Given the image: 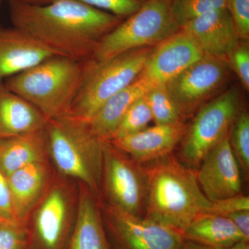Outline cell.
Instances as JSON below:
<instances>
[{
    "mask_svg": "<svg viewBox=\"0 0 249 249\" xmlns=\"http://www.w3.org/2000/svg\"><path fill=\"white\" fill-rule=\"evenodd\" d=\"M184 240L214 248L228 247L242 240L249 241L225 216L201 214L182 231Z\"/></svg>",
    "mask_w": 249,
    "mask_h": 249,
    "instance_id": "obj_22",
    "label": "cell"
},
{
    "mask_svg": "<svg viewBox=\"0 0 249 249\" xmlns=\"http://www.w3.org/2000/svg\"><path fill=\"white\" fill-rule=\"evenodd\" d=\"M47 122L40 111L0 83V139L37 132Z\"/></svg>",
    "mask_w": 249,
    "mask_h": 249,
    "instance_id": "obj_19",
    "label": "cell"
},
{
    "mask_svg": "<svg viewBox=\"0 0 249 249\" xmlns=\"http://www.w3.org/2000/svg\"><path fill=\"white\" fill-rule=\"evenodd\" d=\"M0 217L6 222L19 224L15 213L7 178L4 174L1 173V170H0Z\"/></svg>",
    "mask_w": 249,
    "mask_h": 249,
    "instance_id": "obj_32",
    "label": "cell"
},
{
    "mask_svg": "<svg viewBox=\"0 0 249 249\" xmlns=\"http://www.w3.org/2000/svg\"><path fill=\"white\" fill-rule=\"evenodd\" d=\"M227 9L230 13L240 40L249 38V0H227Z\"/></svg>",
    "mask_w": 249,
    "mask_h": 249,
    "instance_id": "obj_29",
    "label": "cell"
},
{
    "mask_svg": "<svg viewBox=\"0 0 249 249\" xmlns=\"http://www.w3.org/2000/svg\"><path fill=\"white\" fill-rule=\"evenodd\" d=\"M45 194L34 213V242L37 249H61L70 222V199L60 185L51 187Z\"/></svg>",
    "mask_w": 249,
    "mask_h": 249,
    "instance_id": "obj_14",
    "label": "cell"
},
{
    "mask_svg": "<svg viewBox=\"0 0 249 249\" xmlns=\"http://www.w3.org/2000/svg\"><path fill=\"white\" fill-rule=\"evenodd\" d=\"M204 55L181 29L152 51L141 76L153 85H165Z\"/></svg>",
    "mask_w": 249,
    "mask_h": 249,
    "instance_id": "obj_13",
    "label": "cell"
},
{
    "mask_svg": "<svg viewBox=\"0 0 249 249\" xmlns=\"http://www.w3.org/2000/svg\"><path fill=\"white\" fill-rule=\"evenodd\" d=\"M103 224L116 249H179L184 240L177 229L110 204L105 208Z\"/></svg>",
    "mask_w": 249,
    "mask_h": 249,
    "instance_id": "obj_9",
    "label": "cell"
},
{
    "mask_svg": "<svg viewBox=\"0 0 249 249\" xmlns=\"http://www.w3.org/2000/svg\"><path fill=\"white\" fill-rule=\"evenodd\" d=\"M186 127L182 122L155 124L137 133L113 139L111 142L137 163H151L171 155L184 137Z\"/></svg>",
    "mask_w": 249,
    "mask_h": 249,
    "instance_id": "obj_15",
    "label": "cell"
},
{
    "mask_svg": "<svg viewBox=\"0 0 249 249\" xmlns=\"http://www.w3.org/2000/svg\"><path fill=\"white\" fill-rule=\"evenodd\" d=\"M6 221H4V219H1V217H0V224H1V223L5 222Z\"/></svg>",
    "mask_w": 249,
    "mask_h": 249,
    "instance_id": "obj_37",
    "label": "cell"
},
{
    "mask_svg": "<svg viewBox=\"0 0 249 249\" xmlns=\"http://www.w3.org/2000/svg\"><path fill=\"white\" fill-rule=\"evenodd\" d=\"M14 27L53 52L77 61L93 56L98 44L123 19L80 0L34 6L9 1Z\"/></svg>",
    "mask_w": 249,
    "mask_h": 249,
    "instance_id": "obj_1",
    "label": "cell"
},
{
    "mask_svg": "<svg viewBox=\"0 0 249 249\" xmlns=\"http://www.w3.org/2000/svg\"><path fill=\"white\" fill-rule=\"evenodd\" d=\"M227 66L224 59L204 55L165 83L181 115L193 112L222 84Z\"/></svg>",
    "mask_w": 249,
    "mask_h": 249,
    "instance_id": "obj_10",
    "label": "cell"
},
{
    "mask_svg": "<svg viewBox=\"0 0 249 249\" xmlns=\"http://www.w3.org/2000/svg\"><path fill=\"white\" fill-rule=\"evenodd\" d=\"M227 0H170L172 14L180 27L192 19L225 8Z\"/></svg>",
    "mask_w": 249,
    "mask_h": 249,
    "instance_id": "obj_26",
    "label": "cell"
},
{
    "mask_svg": "<svg viewBox=\"0 0 249 249\" xmlns=\"http://www.w3.org/2000/svg\"><path fill=\"white\" fill-rule=\"evenodd\" d=\"M65 249H112L100 209L89 190L80 192L73 233Z\"/></svg>",
    "mask_w": 249,
    "mask_h": 249,
    "instance_id": "obj_20",
    "label": "cell"
},
{
    "mask_svg": "<svg viewBox=\"0 0 249 249\" xmlns=\"http://www.w3.org/2000/svg\"><path fill=\"white\" fill-rule=\"evenodd\" d=\"M53 55L19 29L0 26V83Z\"/></svg>",
    "mask_w": 249,
    "mask_h": 249,
    "instance_id": "obj_16",
    "label": "cell"
},
{
    "mask_svg": "<svg viewBox=\"0 0 249 249\" xmlns=\"http://www.w3.org/2000/svg\"><path fill=\"white\" fill-rule=\"evenodd\" d=\"M229 218L242 235L249 240V210H242L225 216Z\"/></svg>",
    "mask_w": 249,
    "mask_h": 249,
    "instance_id": "obj_33",
    "label": "cell"
},
{
    "mask_svg": "<svg viewBox=\"0 0 249 249\" xmlns=\"http://www.w3.org/2000/svg\"><path fill=\"white\" fill-rule=\"evenodd\" d=\"M180 29L172 14L170 0H148L103 37L92 58L105 60L134 49L160 45Z\"/></svg>",
    "mask_w": 249,
    "mask_h": 249,
    "instance_id": "obj_6",
    "label": "cell"
},
{
    "mask_svg": "<svg viewBox=\"0 0 249 249\" xmlns=\"http://www.w3.org/2000/svg\"><path fill=\"white\" fill-rule=\"evenodd\" d=\"M81 77V62L53 55L6 78L4 83L48 121L67 115L79 89Z\"/></svg>",
    "mask_w": 249,
    "mask_h": 249,
    "instance_id": "obj_3",
    "label": "cell"
},
{
    "mask_svg": "<svg viewBox=\"0 0 249 249\" xmlns=\"http://www.w3.org/2000/svg\"><path fill=\"white\" fill-rule=\"evenodd\" d=\"M179 249H213V248L197 242H193V241L184 240Z\"/></svg>",
    "mask_w": 249,
    "mask_h": 249,
    "instance_id": "obj_34",
    "label": "cell"
},
{
    "mask_svg": "<svg viewBox=\"0 0 249 249\" xmlns=\"http://www.w3.org/2000/svg\"><path fill=\"white\" fill-rule=\"evenodd\" d=\"M213 249H249V241L242 240L237 242L235 245L228 247H220V248H214Z\"/></svg>",
    "mask_w": 249,
    "mask_h": 249,
    "instance_id": "obj_36",
    "label": "cell"
},
{
    "mask_svg": "<svg viewBox=\"0 0 249 249\" xmlns=\"http://www.w3.org/2000/svg\"><path fill=\"white\" fill-rule=\"evenodd\" d=\"M45 127L33 133L0 139V170L8 177L48 155Z\"/></svg>",
    "mask_w": 249,
    "mask_h": 249,
    "instance_id": "obj_21",
    "label": "cell"
},
{
    "mask_svg": "<svg viewBox=\"0 0 249 249\" xmlns=\"http://www.w3.org/2000/svg\"><path fill=\"white\" fill-rule=\"evenodd\" d=\"M8 1H16V2L22 3V4L34 5V6H42V5L50 4L55 0H8Z\"/></svg>",
    "mask_w": 249,
    "mask_h": 249,
    "instance_id": "obj_35",
    "label": "cell"
},
{
    "mask_svg": "<svg viewBox=\"0 0 249 249\" xmlns=\"http://www.w3.org/2000/svg\"><path fill=\"white\" fill-rule=\"evenodd\" d=\"M1 1H1V0H0V5H1Z\"/></svg>",
    "mask_w": 249,
    "mask_h": 249,
    "instance_id": "obj_38",
    "label": "cell"
},
{
    "mask_svg": "<svg viewBox=\"0 0 249 249\" xmlns=\"http://www.w3.org/2000/svg\"><path fill=\"white\" fill-rule=\"evenodd\" d=\"M240 90H227L204 106L183 137L181 155L188 164L197 166L229 132L240 109Z\"/></svg>",
    "mask_w": 249,
    "mask_h": 249,
    "instance_id": "obj_7",
    "label": "cell"
},
{
    "mask_svg": "<svg viewBox=\"0 0 249 249\" xmlns=\"http://www.w3.org/2000/svg\"><path fill=\"white\" fill-rule=\"evenodd\" d=\"M27 243L25 226L9 222L0 224V249H24Z\"/></svg>",
    "mask_w": 249,
    "mask_h": 249,
    "instance_id": "obj_28",
    "label": "cell"
},
{
    "mask_svg": "<svg viewBox=\"0 0 249 249\" xmlns=\"http://www.w3.org/2000/svg\"><path fill=\"white\" fill-rule=\"evenodd\" d=\"M152 121L151 110L145 95L136 101L126 111L111 140L143 130Z\"/></svg>",
    "mask_w": 249,
    "mask_h": 249,
    "instance_id": "obj_25",
    "label": "cell"
},
{
    "mask_svg": "<svg viewBox=\"0 0 249 249\" xmlns=\"http://www.w3.org/2000/svg\"><path fill=\"white\" fill-rule=\"evenodd\" d=\"M48 178L46 160L26 165L6 177L15 213L22 225L26 227L29 214L42 197Z\"/></svg>",
    "mask_w": 249,
    "mask_h": 249,
    "instance_id": "obj_17",
    "label": "cell"
},
{
    "mask_svg": "<svg viewBox=\"0 0 249 249\" xmlns=\"http://www.w3.org/2000/svg\"><path fill=\"white\" fill-rule=\"evenodd\" d=\"M196 172L201 191L210 201L227 199L241 194L242 175L232 152L229 132L201 160Z\"/></svg>",
    "mask_w": 249,
    "mask_h": 249,
    "instance_id": "obj_11",
    "label": "cell"
},
{
    "mask_svg": "<svg viewBox=\"0 0 249 249\" xmlns=\"http://www.w3.org/2000/svg\"><path fill=\"white\" fill-rule=\"evenodd\" d=\"M242 210H249V197L240 194L222 200L212 201V206L209 214L227 216Z\"/></svg>",
    "mask_w": 249,
    "mask_h": 249,
    "instance_id": "obj_31",
    "label": "cell"
},
{
    "mask_svg": "<svg viewBox=\"0 0 249 249\" xmlns=\"http://www.w3.org/2000/svg\"><path fill=\"white\" fill-rule=\"evenodd\" d=\"M147 166L144 217L182 232L196 217L209 213L212 201L201 191L196 172L171 155Z\"/></svg>",
    "mask_w": 249,
    "mask_h": 249,
    "instance_id": "obj_2",
    "label": "cell"
},
{
    "mask_svg": "<svg viewBox=\"0 0 249 249\" xmlns=\"http://www.w3.org/2000/svg\"><path fill=\"white\" fill-rule=\"evenodd\" d=\"M155 124L181 122V112L165 85H155L145 95Z\"/></svg>",
    "mask_w": 249,
    "mask_h": 249,
    "instance_id": "obj_23",
    "label": "cell"
},
{
    "mask_svg": "<svg viewBox=\"0 0 249 249\" xmlns=\"http://www.w3.org/2000/svg\"><path fill=\"white\" fill-rule=\"evenodd\" d=\"M232 152L240 168L245 174L249 172V116L246 111L237 113L229 131Z\"/></svg>",
    "mask_w": 249,
    "mask_h": 249,
    "instance_id": "obj_24",
    "label": "cell"
},
{
    "mask_svg": "<svg viewBox=\"0 0 249 249\" xmlns=\"http://www.w3.org/2000/svg\"><path fill=\"white\" fill-rule=\"evenodd\" d=\"M152 50L129 51L113 58L81 61L79 89L67 115L88 123L108 99L137 79Z\"/></svg>",
    "mask_w": 249,
    "mask_h": 249,
    "instance_id": "obj_5",
    "label": "cell"
},
{
    "mask_svg": "<svg viewBox=\"0 0 249 249\" xmlns=\"http://www.w3.org/2000/svg\"><path fill=\"white\" fill-rule=\"evenodd\" d=\"M204 55L227 60L241 40L227 7L195 18L181 28Z\"/></svg>",
    "mask_w": 249,
    "mask_h": 249,
    "instance_id": "obj_12",
    "label": "cell"
},
{
    "mask_svg": "<svg viewBox=\"0 0 249 249\" xmlns=\"http://www.w3.org/2000/svg\"><path fill=\"white\" fill-rule=\"evenodd\" d=\"M45 132L49 155L59 171L97 193L103 180L105 141L91 133L88 123L68 116L47 121Z\"/></svg>",
    "mask_w": 249,
    "mask_h": 249,
    "instance_id": "obj_4",
    "label": "cell"
},
{
    "mask_svg": "<svg viewBox=\"0 0 249 249\" xmlns=\"http://www.w3.org/2000/svg\"><path fill=\"white\" fill-rule=\"evenodd\" d=\"M93 7L126 19L135 14L148 0H80Z\"/></svg>",
    "mask_w": 249,
    "mask_h": 249,
    "instance_id": "obj_27",
    "label": "cell"
},
{
    "mask_svg": "<svg viewBox=\"0 0 249 249\" xmlns=\"http://www.w3.org/2000/svg\"><path fill=\"white\" fill-rule=\"evenodd\" d=\"M155 85L142 76L108 99L88 122L90 131L96 137L110 142L126 111Z\"/></svg>",
    "mask_w": 249,
    "mask_h": 249,
    "instance_id": "obj_18",
    "label": "cell"
},
{
    "mask_svg": "<svg viewBox=\"0 0 249 249\" xmlns=\"http://www.w3.org/2000/svg\"><path fill=\"white\" fill-rule=\"evenodd\" d=\"M142 166L105 141L103 178L110 205L136 216H142L146 199V175Z\"/></svg>",
    "mask_w": 249,
    "mask_h": 249,
    "instance_id": "obj_8",
    "label": "cell"
},
{
    "mask_svg": "<svg viewBox=\"0 0 249 249\" xmlns=\"http://www.w3.org/2000/svg\"><path fill=\"white\" fill-rule=\"evenodd\" d=\"M231 66L237 73L246 89L249 88V48L247 43L240 44L228 56Z\"/></svg>",
    "mask_w": 249,
    "mask_h": 249,
    "instance_id": "obj_30",
    "label": "cell"
}]
</instances>
